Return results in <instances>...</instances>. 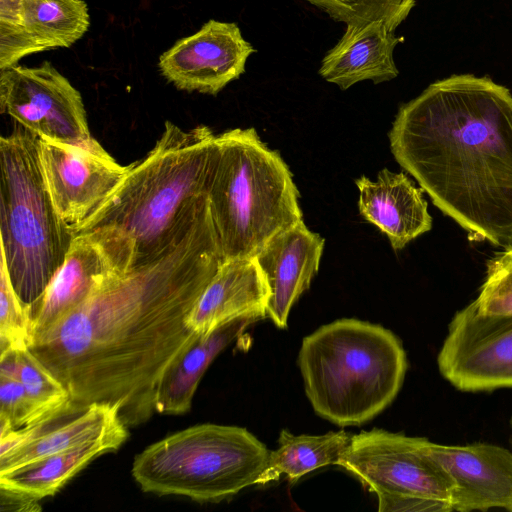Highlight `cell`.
Listing matches in <instances>:
<instances>
[{
  "label": "cell",
  "mask_w": 512,
  "mask_h": 512,
  "mask_svg": "<svg viewBox=\"0 0 512 512\" xmlns=\"http://www.w3.org/2000/svg\"><path fill=\"white\" fill-rule=\"evenodd\" d=\"M270 298L267 280L255 257L225 260L187 317L199 335L233 319L258 314L266 318Z\"/></svg>",
  "instance_id": "ac0fdd59"
},
{
  "label": "cell",
  "mask_w": 512,
  "mask_h": 512,
  "mask_svg": "<svg viewBox=\"0 0 512 512\" xmlns=\"http://www.w3.org/2000/svg\"><path fill=\"white\" fill-rule=\"evenodd\" d=\"M394 32L382 21L347 26L339 42L324 56L319 74L342 90L364 80L377 84L396 78L393 51L403 37Z\"/></svg>",
  "instance_id": "d6986e66"
},
{
  "label": "cell",
  "mask_w": 512,
  "mask_h": 512,
  "mask_svg": "<svg viewBox=\"0 0 512 512\" xmlns=\"http://www.w3.org/2000/svg\"><path fill=\"white\" fill-rule=\"evenodd\" d=\"M134 243L116 228L75 234L65 260L30 315L28 346L103 286L133 269Z\"/></svg>",
  "instance_id": "9c48e42d"
},
{
  "label": "cell",
  "mask_w": 512,
  "mask_h": 512,
  "mask_svg": "<svg viewBox=\"0 0 512 512\" xmlns=\"http://www.w3.org/2000/svg\"><path fill=\"white\" fill-rule=\"evenodd\" d=\"M262 319L265 317L258 314L245 315L199 335L162 375L155 395L156 412L170 415L188 412L199 382L215 357L251 324Z\"/></svg>",
  "instance_id": "ffe728a7"
},
{
  "label": "cell",
  "mask_w": 512,
  "mask_h": 512,
  "mask_svg": "<svg viewBox=\"0 0 512 512\" xmlns=\"http://www.w3.org/2000/svg\"><path fill=\"white\" fill-rule=\"evenodd\" d=\"M36 422L35 410L23 384L18 379L0 376V432Z\"/></svg>",
  "instance_id": "f1b7e54d"
},
{
  "label": "cell",
  "mask_w": 512,
  "mask_h": 512,
  "mask_svg": "<svg viewBox=\"0 0 512 512\" xmlns=\"http://www.w3.org/2000/svg\"><path fill=\"white\" fill-rule=\"evenodd\" d=\"M219 156L208 193L225 260L252 258L277 233L303 220L299 191L277 150L254 128L218 134Z\"/></svg>",
  "instance_id": "5b68a950"
},
{
  "label": "cell",
  "mask_w": 512,
  "mask_h": 512,
  "mask_svg": "<svg viewBox=\"0 0 512 512\" xmlns=\"http://www.w3.org/2000/svg\"><path fill=\"white\" fill-rule=\"evenodd\" d=\"M128 436L120 422L98 437L0 475V485L38 500L53 496L91 461L119 449Z\"/></svg>",
  "instance_id": "44dd1931"
},
{
  "label": "cell",
  "mask_w": 512,
  "mask_h": 512,
  "mask_svg": "<svg viewBox=\"0 0 512 512\" xmlns=\"http://www.w3.org/2000/svg\"><path fill=\"white\" fill-rule=\"evenodd\" d=\"M254 52L236 23L209 20L165 51L158 67L179 90L216 95L245 72Z\"/></svg>",
  "instance_id": "4fadbf2b"
},
{
  "label": "cell",
  "mask_w": 512,
  "mask_h": 512,
  "mask_svg": "<svg viewBox=\"0 0 512 512\" xmlns=\"http://www.w3.org/2000/svg\"><path fill=\"white\" fill-rule=\"evenodd\" d=\"M420 437L382 429L353 434L338 466L378 499H420L451 507L453 483ZM453 511V510H452Z\"/></svg>",
  "instance_id": "ba28073f"
},
{
  "label": "cell",
  "mask_w": 512,
  "mask_h": 512,
  "mask_svg": "<svg viewBox=\"0 0 512 512\" xmlns=\"http://www.w3.org/2000/svg\"><path fill=\"white\" fill-rule=\"evenodd\" d=\"M224 261L208 202L160 258L103 286L28 348L72 403L108 404L128 428L144 424L162 375L199 336L187 317Z\"/></svg>",
  "instance_id": "6da1fadb"
},
{
  "label": "cell",
  "mask_w": 512,
  "mask_h": 512,
  "mask_svg": "<svg viewBox=\"0 0 512 512\" xmlns=\"http://www.w3.org/2000/svg\"><path fill=\"white\" fill-rule=\"evenodd\" d=\"M1 510L36 511L41 507L38 499L21 491L0 485Z\"/></svg>",
  "instance_id": "f546056e"
},
{
  "label": "cell",
  "mask_w": 512,
  "mask_h": 512,
  "mask_svg": "<svg viewBox=\"0 0 512 512\" xmlns=\"http://www.w3.org/2000/svg\"><path fill=\"white\" fill-rule=\"evenodd\" d=\"M0 169L1 257L30 317L75 235L51 199L38 135L15 122L0 138Z\"/></svg>",
  "instance_id": "8992f818"
},
{
  "label": "cell",
  "mask_w": 512,
  "mask_h": 512,
  "mask_svg": "<svg viewBox=\"0 0 512 512\" xmlns=\"http://www.w3.org/2000/svg\"><path fill=\"white\" fill-rule=\"evenodd\" d=\"M0 339L1 350L28 347L30 317L10 280L4 259L0 260Z\"/></svg>",
  "instance_id": "4316f807"
},
{
  "label": "cell",
  "mask_w": 512,
  "mask_h": 512,
  "mask_svg": "<svg viewBox=\"0 0 512 512\" xmlns=\"http://www.w3.org/2000/svg\"><path fill=\"white\" fill-rule=\"evenodd\" d=\"M39 157L56 210L74 235L129 172L93 137L69 144L39 137Z\"/></svg>",
  "instance_id": "7c38bea8"
},
{
  "label": "cell",
  "mask_w": 512,
  "mask_h": 512,
  "mask_svg": "<svg viewBox=\"0 0 512 512\" xmlns=\"http://www.w3.org/2000/svg\"><path fill=\"white\" fill-rule=\"evenodd\" d=\"M353 434L344 430L324 435H294L284 429L278 448L270 451L267 464L257 480L264 485L285 475L290 482L329 465H337L346 452Z\"/></svg>",
  "instance_id": "7402d4cb"
},
{
  "label": "cell",
  "mask_w": 512,
  "mask_h": 512,
  "mask_svg": "<svg viewBox=\"0 0 512 512\" xmlns=\"http://www.w3.org/2000/svg\"><path fill=\"white\" fill-rule=\"evenodd\" d=\"M359 189V211L388 238L395 251L432 228L424 190L406 174L381 170L375 181L366 176L355 180Z\"/></svg>",
  "instance_id": "e0dca14e"
},
{
  "label": "cell",
  "mask_w": 512,
  "mask_h": 512,
  "mask_svg": "<svg viewBox=\"0 0 512 512\" xmlns=\"http://www.w3.org/2000/svg\"><path fill=\"white\" fill-rule=\"evenodd\" d=\"M269 453L246 428L199 424L145 448L131 472L144 492L217 503L257 484Z\"/></svg>",
  "instance_id": "52a82bcc"
},
{
  "label": "cell",
  "mask_w": 512,
  "mask_h": 512,
  "mask_svg": "<svg viewBox=\"0 0 512 512\" xmlns=\"http://www.w3.org/2000/svg\"><path fill=\"white\" fill-rule=\"evenodd\" d=\"M218 156L210 127L184 130L166 121L153 149L76 234L116 228L134 243L133 269L157 260L207 208Z\"/></svg>",
  "instance_id": "3957f363"
},
{
  "label": "cell",
  "mask_w": 512,
  "mask_h": 512,
  "mask_svg": "<svg viewBox=\"0 0 512 512\" xmlns=\"http://www.w3.org/2000/svg\"><path fill=\"white\" fill-rule=\"evenodd\" d=\"M0 110L41 138L78 144L92 137L80 92L48 61L0 70Z\"/></svg>",
  "instance_id": "30bf717a"
},
{
  "label": "cell",
  "mask_w": 512,
  "mask_h": 512,
  "mask_svg": "<svg viewBox=\"0 0 512 512\" xmlns=\"http://www.w3.org/2000/svg\"><path fill=\"white\" fill-rule=\"evenodd\" d=\"M453 483L452 510L502 508L512 512V453L489 443L442 445L422 439Z\"/></svg>",
  "instance_id": "5bb4252c"
},
{
  "label": "cell",
  "mask_w": 512,
  "mask_h": 512,
  "mask_svg": "<svg viewBox=\"0 0 512 512\" xmlns=\"http://www.w3.org/2000/svg\"><path fill=\"white\" fill-rule=\"evenodd\" d=\"M306 396L320 417L359 426L387 408L407 370L399 338L378 324L339 319L303 338L298 354Z\"/></svg>",
  "instance_id": "277c9868"
},
{
  "label": "cell",
  "mask_w": 512,
  "mask_h": 512,
  "mask_svg": "<svg viewBox=\"0 0 512 512\" xmlns=\"http://www.w3.org/2000/svg\"><path fill=\"white\" fill-rule=\"evenodd\" d=\"M325 239L302 221L274 235L256 254L270 289L266 318L287 327L294 303L317 274Z\"/></svg>",
  "instance_id": "2e32d148"
},
{
  "label": "cell",
  "mask_w": 512,
  "mask_h": 512,
  "mask_svg": "<svg viewBox=\"0 0 512 512\" xmlns=\"http://www.w3.org/2000/svg\"><path fill=\"white\" fill-rule=\"evenodd\" d=\"M23 8L26 30L37 52L68 48L90 26L83 0H23Z\"/></svg>",
  "instance_id": "603a6c76"
},
{
  "label": "cell",
  "mask_w": 512,
  "mask_h": 512,
  "mask_svg": "<svg viewBox=\"0 0 512 512\" xmlns=\"http://www.w3.org/2000/svg\"><path fill=\"white\" fill-rule=\"evenodd\" d=\"M437 363L458 390L512 388V315L483 313L472 301L452 318Z\"/></svg>",
  "instance_id": "8fae6325"
},
{
  "label": "cell",
  "mask_w": 512,
  "mask_h": 512,
  "mask_svg": "<svg viewBox=\"0 0 512 512\" xmlns=\"http://www.w3.org/2000/svg\"><path fill=\"white\" fill-rule=\"evenodd\" d=\"M398 164L473 240L512 246V94L452 75L403 104L388 133Z\"/></svg>",
  "instance_id": "7a4b0ae2"
},
{
  "label": "cell",
  "mask_w": 512,
  "mask_h": 512,
  "mask_svg": "<svg viewBox=\"0 0 512 512\" xmlns=\"http://www.w3.org/2000/svg\"><path fill=\"white\" fill-rule=\"evenodd\" d=\"M17 379L26 390L35 410L37 422L70 402V394L66 387L28 347L19 349Z\"/></svg>",
  "instance_id": "cb8c5ba5"
},
{
  "label": "cell",
  "mask_w": 512,
  "mask_h": 512,
  "mask_svg": "<svg viewBox=\"0 0 512 512\" xmlns=\"http://www.w3.org/2000/svg\"><path fill=\"white\" fill-rule=\"evenodd\" d=\"M37 53L24 19L23 0H0V70Z\"/></svg>",
  "instance_id": "83f0119b"
},
{
  "label": "cell",
  "mask_w": 512,
  "mask_h": 512,
  "mask_svg": "<svg viewBox=\"0 0 512 512\" xmlns=\"http://www.w3.org/2000/svg\"><path fill=\"white\" fill-rule=\"evenodd\" d=\"M483 313L512 315V246L492 257L474 300Z\"/></svg>",
  "instance_id": "484cf974"
},
{
  "label": "cell",
  "mask_w": 512,
  "mask_h": 512,
  "mask_svg": "<svg viewBox=\"0 0 512 512\" xmlns=\"http://www.w3.org/2000/svg\"><path fill=\"white\" fill-rule=\"evenodd\" d=\"M347 26L382 21L392 30L407 18L416 0H307Z\"/></svg>",
  "instance_id": "d4e9b609"
},
{
  "label": "cell",
  "mask_w": 512,
  "mask_h": 512,
  "mask_svg": "<svg viewBox=\"0 0 512 512\" xmlns=\"http://www.w3.org/2000/svg\"><path fill=\"white\" fill-rule=\"evenodd\" d=\"M122 422L115 407L71 401L62 409L0 437V475L100 436Z\"/></svg>",
  "instance_id": "9a60e30c"
}]
</instances>
